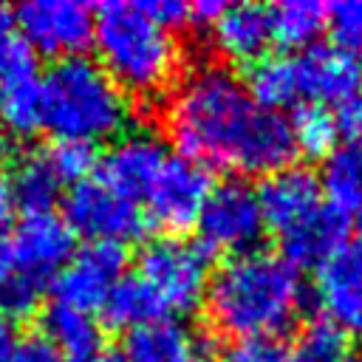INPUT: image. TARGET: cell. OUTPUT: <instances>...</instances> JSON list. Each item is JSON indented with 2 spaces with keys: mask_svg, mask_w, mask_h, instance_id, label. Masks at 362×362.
<instances>
[{
  "mask_svg": "<svg viewBox=\"0 0 362 362\" xmlns=\"http://www.w3.org/2000/svg\"><path fill=\"white\" fill-rule=\"evenodd\" d=\"M164 122L178 156L204 167L269 175L297 156L288 119L255 105L243 79L223 65H201L178 82Z\"/></svg>",
  "mask_w": 362,
  "mask_h": 362,
  "instance_id": "obj_1",
  "label": "cell"
},
{
  "mask_svg": "<svg viewBox=\"0 0 362 362\" xmlns=\"http://www.w3.org/2000/svg\"><path fill=\"white\" fill-rule=\"evenodd\" d=\"M206 311L212 325L232 337H277L297 320L305 291L300 272L274 252L252 249L229 257L206 288Z\"/></svg>",
  "mask_w": 362,
  "mask_h": 362,
  "instance_id": "obj_2",
  "label": "cell"
},
{
  "mask_svg": "<svg viewBox=\"0 0 362 362\" xmlns=\"http://www.w3.org/2000/svg\"><path fill=\"white\" fill-rule=\"evenodd\" d=\"M42 127L57 141H99L119 136L127 124L130 102L124 90L107 76V71L88 59H59L40 79Z\"/></svg>",
  "mask_w": 362,
  "mask_h": 362,
  "instance_id": "obj_3",
  "label": "cell"
},
{
  "mask_svg": "<svg viewBox=\"0 0 362 362\" xmlns=\"http://www.w3.org/2000/svg\"><path fill=\"white\" fill-rule=\"evenodd\" d=\"M93 45L107 76L133 93L164 90L181 62L175 37L158 25L141 3H102L93 11Z\"/></svg>",
  "mask_w": 362,
  "mask_h": 362,
  "instance_id": "obj_4",
  "label": "cell"
},
{
  "mask_svg": "<svg viewBox=\"0 0 362 362\" xmlns=\"http://www.w3.org/2000/svg\"><path fill=\"white\" fill-rule=\"evenodd\" d=\"M136 274L150 286L164 314H189L206 297L209 255L198 243L158 238L141 249Z\"/></svg>",
  "mask_w": 362,
  "mask_h": 362,
  "instance_id": "obj_5",
  "label": "cell"
},
{
  "mask_svg": "<svg viewBox=\"0 0 362 362\" xmlns=\"http://www.w3.org/2000/svg\"><path fill=\"white\" fill-rule=\"evenodd\" d=\"M198 238L206 255H246L257 246L263 235V215L257 195L246 181H223L212 187L201 218Z\"/></svg>",
  "mask_w": 362,
  "mask_h": 362,
  "instance_id": "obj_6",
  "label": "cell"
},
{
  "mask_svg": "<svg viewBox=\"0 0 362 362\" xmlns=\"http://www.w3.org/2000/svg\"><path fill=\"white\" fill-rule=\"evenodd\" d=\"M65 223L74 235H85L90 243L136 240L144 232V212L136 201L113 192L99 178H85L65 195Z\"/></svg>",
  "mask_w": 362,
  "mask_h": 362,
  "instance_id": "obj_7",
  "label": "cell"
},
{
  "mask_svg": "<svg viewBox=\"0 0 362 362\" xmlns=\"http://www.w3.org/2000/svg\"><path fill=\"white\" fill-rule=\"evenodd\" d=\"M14 25L31 51L71 59L93 42V8L79 0H31L14 11Z\"/></svg>",
  "mask_w": 362,
  "mask_h": 362,
  "instance_id": "obj_8",
  "label": "cell"
},
{
  "mask_svg": "<svg viewBox=\"0 0 362 362\" xmlns=\"http://www.w3.org/2000/svg\"><path fill=\"white\" fill-rule=\"evenodd\" d=\"M212 187L215 184L209 167L184 156H167L161 173L144 195L150 218L156 221V226L170 232H184L195 226Z\"/></svg>",
  "mask_w": 362,
  "mask_h": 362,
  "instance_id": "obj_9",
  "label": "cell"
},
{
  "mask_svg": "<svg viewBox=\"0 0 362 362\" xmlns=\"http://www.w3.org/2000/svg\"><path fill=\"white\" fill-rule=\"evenodd\" d=\"M127 263V252L119 243H88L74 252L71 260L54 277V294L59 305L90 311L102 308L107 291L116 286Z\"/></svg>",
  "mask_w": 362,
  "mask_h": 362,
  "instance_id": "obj_10",
  "label": "cell"
},
{
  "mask_svg": "<svg viewBox=\"0 0 362 362\" xmlns=\"http://www.w3.org/2000/svg\"><path fill=\"white\" fill-rule=\"evenodd\" d=\"M11 272L48 283L74 255V232L54 212L25 215L6 240Z\"/></svg>",
  "mask_w": 362,
  "mask_h": 362,
  "instance_id": "obj_11",
  "label": "cell"
},
{
  "mask_svg": "<svg viewBox=\"0 0 362 362\" xmlns=\"http://www.w3.org/2000/svg\"><path fill=\"white\" fill-rule=\"evenodd\" d=\"M255 195L263 215V226L272 229L277 238L305 223L322 206L320 178L308 167H297V164L263 175Z\"/></svg>",
  "mask_w": 362,
  "mask_h": 362,
  "instance_id": "obj_12",
  "label": "cell"
},
{
  "mask_svg": "<svg viewBox=\"0 0 362 362\" xmlns=\"http://www.w3.org/2000/svg\"><path fill=\"white\" fill-rule=\"evenodd\" d=\"M164 161L167 150L156 133L130 130L99 156V181L113 192L136 201L139 195H147Z\"/></svg>",
  "mask_w": 362,
  "mask_h": 362,
  "instance_id": "obj_13",
  "label": "cell"
},
{
  "mask_svg": "<svg viewBox=\"0 0 362 362\" xmlns=\"http://www.w3.org/2000/svg\"><path fill=\"white\" fill-rule=\"evenodd\" d=\"M300 96H311V102H345L362 93V54L348 51L342 45H311L297 59Z\"/></svg>",
  "mask_w": 362,
  "mask_h": 362,
  "instance_id": "obj_14",
  "label": "cell"
},
{
  "mask_svg": "<svg viewBox=\"0 0 362 362\" xmlns=\"http://www.w3.org/2000/svg\"><path fill=\"white\" fill-rule=\"evenodd\" d=\"M322 317L342 331H362V246H342L317 266Z\"/></svg>",
  "mask_w": 362,
  "mask_h": 362,
  "instance_id": "obj_15",
  "label": "cell"
},
{
  "mask_svg": "<svg viewBox=\"0 0 362 362\" xmlns=\"http://www.w3.org/2000/svg\"><path fill=\"white\" fill-rule=\"evenodd\" d=\"M119 362H204L201 342L178 320H156L124 334Z\"/></svg>",
  "mask_w": 362,
  "mask_h": 362,
  "instance_id": "obj_16",
  "label": "cell"
},
{
  "mask_svg": "<svg viewBox=\"0 0 362 362\" xmlns=\"http://www.w3.org/2000/svg\"><path fill=\"white\" fill-rule=\"evenodd\" d=\"M215 48L235 62H255L266 54L272 40L269 8L260 3H232L221 11V17L209 25Z\"/></svg>",
  "mask_w": 362,
  "mask_h": 362,
  "instance_id": "obj_17",
  "label": "cell"
},
{
  "mask_svg": "<svg viewBox=\"0 0 362 362\" xmlns=\"http://www.w3.org/2000/svg\"><path fill=\"white\" fill-rule=\"evenodd\" d=\"M348 235V218L345 212L322 204L305 223L291 229L288 235L280 238L283 257L300 269V266H320L325 263L337 249L345 246Z\"/></svg>",
  "mask_w": 362,
  "mask_h": 362,
  "instance_id": "obj_18",
  "label": "cell"
},
{
  "mask_svg": "<svg viewBox=\"0 0 362 362\" xmlns=\"http://www.w3.org/2000/svg\"><path fill=\"white\" fill-rule=\"evenodd\" d=\"M45 337L57 345L62 362H102V334L90 314L54 303L45 314Z\"/></svg>",
  "mask_w": 362,
  "mask_h": 362,
  "instance_id": "obj_19",
  "label": "cell"
},
{
  "mask_svg": "<svg viewBox=\"0 0 362 362\" xmlns=\"http://www.w3.org/2000/svg\"><path fill=\"white\" fill-rule=\"evenodd\" d=\"M246 93L255 105L266 110H283L297 102L300 96V76H297V59L286 54H263L246 68L243 79Z\"/></svg>",
  "mask_w": 362,
  "mask_h": 362,
  "instance_id": "obj_20",
  "label": "cell"
},
{
  "mask_svg": "<svg viewBox=\"0 0 362 362\" xmlns=\"http://www.w3.org/2000/svg\"><path fill=\"white\" fill-rule=\"evenodd\" d=\"M320 189L328 195V206L339 212H362V144H337L322 158Z\"/></svg>",
  "mask_w": 362,
  "mask_h": 362,
  "instance_id": "obj_21",
  "label": "cell"
},
{
  "mask_svg": "<svg viewBox=\"0 0 362 362\" xmlns=\"http://www.w3.org/2000/svg\"><path fill=\"white\" fill-rule=\"evenodd\" d=\"M62 189L59 175L54 173L51 161L45 153H28L23 156L8 178V192L14 206L25 209V215H37V212H51L57 195Z\"/></svg>",
  "mask_w": 362,
  "mask_h": 362,
  "instance_id": "obj_22",
  "label": "cell"
},
{
  "mask_svg": "<svg viewBox=\"0 0 362 362\" xmlns=\"http://www.w3.org/2000/svg\"><path fill=\"white\" fill-rule=\"evenodd\" d=\"M102 317L110 328L133 331L139 325L164 320V308L139 274H122L102 303Z\"/></svg>",
  "mask_w": 362,
  "mask_h": 362,
  "instance_id": "obj_23",
  "label": "cell"
},
{
  "mask_svg": "<svg viewBox=\"0 0 362 362\" xmlns=\"http://www.w3.org/2000/svg\"><path fill=\"white\" fill-rule=\"evenodd\" d=\"M328 6L320 0H283L269 8L272 40L283 48H311L322 34Z\"/></svg>",
  "mask_w": 362,
  "mask_h": 362,
  "instance_id": "obj_24",
  "label": "cell"
},
{
  "mask_svg": "<svg viewBox=\"0 0 362 362\" xmlns=\"http://www.w3.org/2000/svg\"><path fill=\"white\" fill-rule=\"evenodd\" d=\"M288 127H291L294 150L308 158H325L337 147L339 127H337V116L328 105H320V102L297 105L288 119Z\"/></svg>",
  "mask_w": 362,
  "mask_h": 362,
  "instance_id": "obj_25",
  "label": "cell"
},
{
  "mask_svg": "<svg viewBox=\"0 0 362 362\" xmlns=\"http://www.w3.org/2000/svg\"><path fill=\"white\" fill-rule=\"evenodd\" d=\"M0 127L8 136H31L42 127L37 76L0 85Z\"/></svg>",
  "mask_w": 362,
  "mask_h": 362,
  "instance_id": "obj_26",
  "label": "cell"
},
{
  "mask_svg": "<svg viewBox=\"0 0 362 362\" xmlns=\"http://www.w3.org/2000/svg\"><path fill=\"white\" fill-rule=\"evenodd\" d=\"M294 362H345L348 359V331L325 317H314L297 337Z\"/></svg>",
  "mask_w": 362,
  "mask_h": 362,
  "instance_id": "obj_27",
  "label": "cell"
},
{
  "mask_svg": "<svg viewBox=\"0 0 362 362\" xmlns=\"http://www.w3.org/2000/svg\"><path fill=\"white\" fill-rule=\"evenodd\" d=\"M34 76V51L14 25V11L0 6V85Z\"/></svg>",
  "mask_w": 362,
  "mask_h": 362,
  "instance_id": "obj_28",
  "label": "cell"
},
{
  "mask_svg": "<svg viewBox=\"0 0 362 362\" xmlns=\"http://www.w3.org/2000/svg\"><path fill=\"white\" fill-rule=\"evenodd\" d=\"M45 156H48V161H51V167H54V173L59 175L62 184L65 181H71V184L85 181L88 173L99 164V156H96L93 144H88V141H68V139H62L51 150H45Z\"/></svg>",
  "mask_w": 362,
  "mask_h": 362,
  "instance_id": "obj_29",
  "label": "cell"
},
{
  "mask_svg": "<svg viewBox=\"0 0 362 362\" xmlns=\"http://www.w3.org/2000/svg\"><path fill=\"white\" fill-rule=\"evenodd\" d=\"M48 283L42 280H34L28 274H17L11 272L6 277V283L0 286V314L14 320V317H28L40 300H42V291H45Z\"/></svg>",
  "mask_w": 362,
  "mask_h": 362,
  "instance_id": "obj_30",
  "label": "cell"
},
{
  "mask_svg": "<svg viewBox=\"0 0 362 362\" xmlns=\"http://www.w3.org/2000/svg\"><path fill=\"white\" fill-rule=\"evenodd\" d=\"M334 45L362 54V0H339L328 6V20Z\"/></svg>",
  "mask_w": 362,
  "mask_h": 362,
  "instance_id": "obj_31",
  "label": "cell"
},
{
  "mask_svg": "<svg viewBox=\"0 0 362 362\" xmlns=\"http://www.w3.org/2000/svg\"><path fill=\"white\" fill-rule=\"evenodd\" d=\"M221 362H294V354L277 337H249L232 339Z\"/></svg>",
  "mask_w": 362,
  "mask_h": 362,
  "instance_id": "obj_32",
  "label": "cell"
},
{
  "mask_svg": "<svg viewBox=\"0 0 362 362\" xmlns=\"http://www.w3.org/2000/svg\"><path fill=\"white\" fill-rule=\"evenodd\" d=\"M11 362H62V356L45 334H28V337L17 339Z\"/></svg>",
  "mask_w": 362,
  "mask_h": 362,
  "instance_id": "obj_33",
  "label": "cell"
},
{
  "mask_svg": "<svg viewBox=\"0 0 362 362\" xmlns=\"http://www.w3.org/2000/svg\"><path fill=\"white\" fill-rule=\"evenodd\" d=\"M141 8L167 31L189 23V3H181V0H144Z\"/></svg>",
  "mask_w": 362,
  "mask_h": 362,
  "instance_id": "obj_34",
  "label": "cell"
},
{
  "mask_svg": "<svg viewBox=\"0 0 362 362\" xmlns=\"http://www.w3.org/2000/svg\"><path fill=\"white\" fill-rule=\"evenodd\" d=\"M337 127L351 144H362V93L345 99L337 107Z\"/></svg>",
  "mask_w": 362,
  "mask_h": 362,
  "instance_id": "obj_35",
  "label": "cell"
},
{
  "mask_svg": "<svg viewBox=\"0 0 362 362\" xmlns=\"http://www.w3.org/2000/svg\"><path fill=\"white\" fill-rule=\"evenodd\" d=\"M223 8H226L223 0H198V3H189V20H198L204 25H212L221 17Z\"/></svg>",
  "mask_w": 362,
  "mask_h": 362,
  "instance_id": "obj_36",
  "label": "cell"
},
{
  "mask_svg": "<svg viewBox=\"0 0 362 362\" xmlns=\"http://www.w3.org/2000/svg\"><path fill=\"white\" fill-rule=\"evenodd\" d=\"M14 348H17V331H14V322H11L8 317L0 314V362H11Z\"/></svg>",
  "mask_w": 362,
  "mask_h": 362,
  "instance_id": "obj_37",
  "label": "cell"
},
{
  "mask_svg": "<svg viewBox=\"0 0 362 362\" xmlns=\"http://www.w3.org/2000/svg\"><path fill=\"white\" fill-rule=\"evenodd\" d=\"M11 212H14V201H11V192H8V178L0 175V232L11 221Z\"/></svg>",
  "mask_w": 362,
  "mask_h": 362,
  "instance_id": "obj_38",
  "label": "cell"
},
{
  "mask_svg": "<svg viewBox=\"0 0 362 362\" xmlns=\"http://www.w3.org/2000/svg\"><path fill=\"white\" fill-rule=\"evenodd\" d=\"M8 274H11V257H8V246H6V240L0 238V286L6 283Z\"/></svg>",
  "mask_w": 362,
  "mask_h": 362,
  "instance_id": "obj_39",
  "label": "cell"
},
{
  "mask_svg": "<svg viewBox=\"0 0 362 362\" xmlns=\"http://www.w3.org/2000/svg\"><path fill=\"white\" fill-rule=\"evenodd\" d=\"M356 235H359V246H362V212H359V218H356Z\"/></svg>",
  "mask_w": 362,
  "mask_h": 362,
  "instance_id": "obj_40",
  "label": "cell"
},
{
  "mask_svg": "<svg viewBox=\"0 0 362 362\" xmlns=\"http://www.w3.org/2000/svg\"><path fill=\"white\" fill-rule=\"evenodd\" d=\"M345 362H362V354H359V356H351V354H348V359H345Z\"/></svg>",
  "mask_w": 362,
  "mask_h": 362,
  "instance_id": "obj_41",
  "label": "cell"
}]
</instances>
